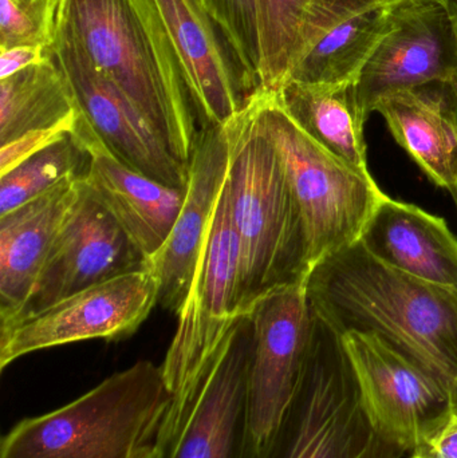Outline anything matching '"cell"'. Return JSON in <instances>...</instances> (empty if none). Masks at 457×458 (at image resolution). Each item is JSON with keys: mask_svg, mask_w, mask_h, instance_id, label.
Segmentation results:
<instances>
[{"mask_svg": "<svg viewBox=\"0 0 457 458\" xmlns=\"http://www.w3.org/2000/svg\"><path fill=\"white\" fill-rule=\"evenodd\" d=\"M305 288L338 333L375 334L440 382L457 408V290L389 268L360 242L319 260Z\"/></svg>", "mask_w": 457, "mask_h": 458, "instance_id": "6da1fadb", "label": "cell"}, {"mask_svg": "<svg viewBox=\"0 0 457 458\" xmlns=\"http://www.w3.org/2000/svg\"><path fill=\"white\" fill-rule=\"evenodd\" d=\"M67 21L97 69L190 165L198 118L182 67L153 0H61Z\"/></svg>", "mask_w": 457, "mask_h": 458, "instance_id": "7a4b0ae2", "label": "cell"}, {"mask_svg": "<svg viewBox=\"0 0 457 458\" xmlns=\"http://www.w3.org/2000/svg\"><path fill=\"white\" fill-rule=\"evenodd\" d=\"M225 126L231 139L227 185L241 248L239 312L247 317L274 291L305 283L313 266L281 158L249 105Z\"/></svg>", "mask_w": 457, "mask_h": 458, "instance_id": "3957f363", "label": "cell"}, {"mask_svg": "<svg viewBox=\"0 0 457 458\" xmlns=\"http://www.w3.org/2000/svg\"><path fill=\"white\" fill-rule=\"evenodd\" d=\"M171 401L161 365L139 360L77 400L19 421L3 436L0 458H142Z\"/></svg>", "mask_w": 457, "mask_h": 458, "instance_id": "277c9868", "label": "cell"}, {"mask_svg": "<svg viewBox=\"0 0 457 458\" xmlns=\"http://www.w3.org/2000/svg\"><path fill=\"white\" fill-rule=\"evenodd\" d=\"M405 452L368 419L343 335L316 314L294 397L257 458H402Z\"/></svg>", "mask_w": 457, "mask_h": 458, "instance_id": "5b68a950", "label": "cell"}, {"mask_svg": "<svg viewBox=\"0 0 457 458\" xmlns=\"http://www.w3.org/2000/svg\"><path fill=\"white\" fill-rule=\"evenodd\" d=\"M247 105L281 158L305 222L311 266L359 242L385 198L372 174L354 171L311 140L284 112L278 93L258 90Z\"/></svg>", "mask_w": 457, "mask_h": 458, "instance_id": "8992f818", "label": "cell"}, {"mask_svg": "<svg viewBox=\"0 0 457 458\" xmlns=\"http://www.w3.org/2000/svg\"><path fill=\"white\" fill-rule=\"evenodd\" d=\"M251 318H239L201 373L172 394L156 438L160 458H257L250 424Z\"/></svg>", "mask_w": 457, "mask_h": 458, "instance_id": "52a82bcc", "label": "cell"}, {"mask_svg": "<svg viewBox=\"0 0 457 458\" xmlns=\"http://www.w3.org/2000/svg\"><path fill=\"white\" fill-rule=\"evenodd\" d=\"M239 275L241 248L225 179L190 291L177 315L176 333L161 363L172 394L201 373L241 318Z\"/></svg>", "mask_w": 457, "mask_h": 458, "instance_id": "ba28073f", "label": "cell"}, {"mask_svg": "<svg viewBox=\"0 0 457 458\" xmlns=\"http://www.w3.org/2000/svg\"><path fill=\"white\" fill-rule=\"evenodd\" d=\"M158 304V280L148 268L78 291L0 328V370L40 350L77 342H117L137 333Z\"/></svg>", "mask_w": 457, "mask_h": 458, "instance_id": "9c48e42d", "label": "cell"}, {"mask_svg": "<svg viewBox=\"0 0 457 458\" xmlns=\"http://www.w3.org/2000/svg\"><path fill=\"white\" fill-rule=\"evenodd\" d=\"M47 53L63 72L80 114L118 160L164 184L187 188L190 165L173 155L139 107L97 69L61 15Z\"/></svg>", "mask_w": 457, "mask_h": 458, "instance_id": "30bf717a", "label": "cell"}, {"mask_svg": "<svg viewBox=\"0 0 457 458\" xmlns=\"http://www.w3.org/2000/svg\"><path fill=\"white\" fill-rule=\"evenodd\" d=\"M343 335L368 419L405 451H416L455 408L450 393L375 334Z\"/></svg>", "mask_w": 457, "mask_h": 458, "instance_id": "8fae6325", "label": "cell"}, {"mask_svg": "<svg viewBox=\"0 0 457 458\" xmlns=\"http://www.w3.org/2000/svg\"><path fill=\"white\" fill-rule=\"evenodd\" d=\"M144 268V256L80 179V195L54 237L29 301L0 328L78 291Z\"/></svg>", "mask_w": 457, "mask_h": 458, "instance_id": "7c38bea8", "label": "cell"}, {"mask_svg": "<svg viewBox=\"0 0 457 458\" xmlns=\"http://www.w3.org/2000/svg\"><path fill=\"white\" fill-rule=\"evenodd\" d=\"M457 78V26L447 3L402 2L356 82L364 117L383 99Z\"/></svg>", "mask_w": 457, "mask_h": 458, "instance_id": "4fadbf2b", "label": "cell"}, {"mask_svg": "<svg viewBox=\"0 0 457 458\" xmlns=\"http://www.w3.org/2000/svg\"><path fill=\"white\" fill-rule=\"evenodd\" d=\"M249 317L254 326L250 424L260 445L275 429L294 397L316 315L305 283H300L260 299Z\"/></svg>", "mask_w": 457, "mask_h": 458, "instance_id": "5bb4252c", "label": "cell"}, {"mask_svg": "<svg viewBox=\"0 0 457 458\" xmlns=\"http://www.w3.org/2000/svg\"><path fill=\"white\" fill-rule=\"evenodd\" d=\"M173 46L199 126H224L251 91L216 21L201 0H153Z\"/></svg>", "mask_w": 457, "mask_h": 458, "instance_id": "9a60e30c", "label": "cell"}, {"mask_svg": "<svg viewBox=\"0 0 457 458\" xmlns=\"http://www.w3.org/2000/svg\"><path fill=\"white\" fill-rule=\"evenodd\" d=\"M230 160L227 126L200 128L176 225L161 250L145 261V268L158 280V304L176 317L190 291L201 247L227 179Z\"/></svg>", "mask_w": 457, "mask_h": 458, "instance_id": "2e32d148", "label": "cell"}, {"mask_svg": "<svg viewBox=\"0 0 457 458\" xmlns=\"http://www.w3.org/2000/svg\"><path fill=\"white\" fill-rule=\"evenodd\" d=\"M72 133L90 157L83 184L147 261L168 240L187 188L164 184L118 160L80 113Z\"/></svg>", "mask_w": 457, "mask_h": 458, "instance_id": "e0dca14e", "label": "cell"}, {"mask_svg": "<svg viewBox=\"0 0 457 458\" xmlns=\"http://www.w3.org/2000/svg\"><path fill=\"white\" fill-rule=\"evenodd\" d=\"M359 242L389 268L457 290V239L442 217L385 195Z\"/></svg>", "mask_w": 457, "mask_h": 458, "instance_id": "ac0fdd59", "label": "cell"}, {"mask_svg": "<svg viewBox=\"0 0 457 458\" xmlns=\"http://www.w3.org/2000/svg\"><path fill=\"white\" fill-rule=\"evenodd\" d=\"M80 187V177H69L45 195L0 216V325L13 319L29 301Z\"/></svg>", "mask_w": 457, "mask_h": 458, "instance_id": "d6986e66", "label": "cell"}, {"mask_svg": "<svg viewBox=\"0 0 457 458\" xmlns=\"http://www.w3.org/2000/svg\"><path fill=\"white\" fill-rule=\"evenodd\" d=\"M383 115L397 144L437 187L457 192V101L453 86L432 83L383 99Z\"/></svg>", "mask_w": 457, "mask_h": 458, "instance_id": "ffe728a7", "label": "cell"}, {"mask_svg": "<svg viewBox=\"0 0 457 458\" xmlns=\"http://www.w3.org/2000/svg\"><path fill=\"white\" fill-rule=\"evenodd\" d=\"M385 0H258L260 89L278 93L300 56L330 29Z\"/></svg>", "mask_w": 457, "mask_h": 458, "instance_id": "44dd1931", "label": "cell"}, {"mask_svg": "<svg viewBox=\"0 0 457 458\" xmlns=\"http://www.w3.org/2000/svg\"><path fill=\"white\" fill-rule=\"evenodd\" d=\"M356 83H303L289 81L278 91L292 120L325 150L354 171L370 176Z\"/></svg>", "mask_w": 457, "mask_h": 458, "instance_id": "7402d4cb", "label": "cell"}, {"mask_svg": "<svg viewBox=\"0 0 457 458\" xmlns=\"http://www.w3.org/2000/svg\"><path fill=\"white\" fill-rule=\"evenodd\" d=\"M402 3H376L335 24L300 56L289 81L327 85L356 83L392 29Z\"/></svg>", "mask_w": 457, "mask_h": 458, "instance_id": "603a6c76", "label": "cell"}, {"mask_svg": "<svg viewBox=\"0 0 457 458\" xmlns=\"http://www.w3.org/2000/svg\"><path fill=\"white\" fill-rule=\"evenodd\" d=\"M78 114L74 94L55 61L27 67L0 80V144L53 128Z\"/></svg>", "mask_w": 457, "mask_h": 458, "instance_id": "cb8c5ba5", "label": "cell"}, {"mask_svg": "<svg viewBox=\"0 0 457 458\" xmlns=\"http://www.w3.org/2000/svg\"><path fill=\"white\" fill-rule=\"evenodd\" d=\"M88 152L72 133L0 176V216L45 195L69 177L82 179L88 171Z\"/></svg>", "mask_w": 457, "mask_h": 458, "instance_id": "d4e9b609", "label": "cell"}, {"mask_svg": "<svg viewBox=\"0 0 457 458\" xmlns=\"http://www.w3.org/2000/svg\"><path fill=\"white\" fill-rule=\"evenodd\" d=\"M222 30L252 96L260 89L258 0H201Z\"/></svg>", "mask_w": 457, "mask_h": 458, "instance_id": "484cf974", "label": "cell"}, {"mask_svg": "<svg viewBox=\"0 0 457 458\" xmlns=\"http://www.w3.org/2000/svg\"><path fill=\"white\" fill-rule=\"evenodd\" d=\"M0 50L50 47L58 30L61 0H0Z\"/></svg>", "mask_w": 457, "mask_h": 458, "instance_id": "4316f807", "label": "cell"}, {"mask_svg": "<svg viewBox=\"0 0 457 458\" xmlns=\"http://www.w3.org/2000/svg\"><path fill=\"white\" fill-rule=\"evenodd\" d=\"M80 114V112H78ZM78 114L72 120L64 121L53 128L40 129V131H30L19 139L2 145L0 150V176L7 174L11 169L23 163L27 158L42 150L47 149L51 145L61 141L67 134L72 133L77 123Z\"/></svg>", "mask_w": 457, "mask_h": 458, "instance_id": "83f0119b", "label": "cell"}, {"mask_svg": "<svg viewBox=\"0 0 457 458\" xmlns=\"http://www.w3.org/2000/svg\"><path fill=\"white\" fill-rule=\"evenodd\" d=\"M47 48L40 46H18L0 50V80L11 77L27 67L42 64L47 58Z\"/></svg>", "mask_w": 457, "mask_h": 458, "instance_id": "f1b7e54d", "label": "cell"}, {"mask_svg": "<svg viewBox=\"0 0 457 458\" xmlns=\"http://www.w3.org/2000/svg\"><path fill=\"white\" fill-rule=\"evenodd\" d=\"M420 448L437 458H457V408L450 411Z\"/></svg>", "mask_w": 457, "mask_h": 458, "instance_id": "f546056e", "label": "cell"}, {"mask_svg": "<svg viewBox=\"0 0 457 458\" xmlns=\"http://www.w3.org/2000/svg\"><path fill=\"white\" fill-rule=\"evenodd\" d=\"M410 458H437L431 454V452L427 451L426 448H418L416 451H413L412 456Z\"/></svg>", "mask_w": 457, "mask_h": 458, "instance_id": "4dcf8cb0", "label": "cell"}, {"mask_svg": "<svg viewBox=\"0 0 457 458\" xmlns=\"http://www.w3.org/2000/svg\"><path fill=\"white\" fill-rule=\"evenodd\" d=\"M448 7H450L451 13H453V19H455L457 26V0H448Z\"/></svg>", "mask_w": 457, "mask_h": 458, "instance_id": "1f68e13d", "label": "cell"}, {"mask_svg": "<svg viewBox=\"0 0 457 458\" xmlns=\"http://www.w3.org/2000/svg\"><path fill=\"white\" fill-rule=\"evenodd\" d=\"M385 2H440V3H448V0H385Z\"/></svg>", "mask_w": 457, "mask_h": 458, "instance_id": "d6a6232c", "label": "cell"}, {"mask_svg": "<svg viewBox=\"0 0 457 458\" xmlns=\"http://www.w3.org/2000/svg\"><path fill=\"white\" fill-rule=\"evenodd\" d=\"M142 458H160V456H158V452L156 451V446H155V448H153L152 451L148 452V454H145V456Z\"/></svg>", "mask_w": 457, "mask_h": 458, "instance_id": "836d02e7", "label": "cell"}, {"mask_svg": "<svg viewBox=\"0 0 457 458\" xmlns=\"http://www.w3.org/2000/svg\"><path fill=\"white\" fill-rule=\"evenodd\" d=\"M451 86H453V91H455L456 101H457V78L455 81H453V83H451Z\"/></svg>", "mask_w": 457, "mask_h": 458, "instance_id": "e575fe53", "label": "cell"}, {"mask_svg": "<svg viewBox=\"0 0 457 458\" xmlns=\"http://www.w3.org/2000/svg\"><path fill=\"white\" fill-rule=\"evenodd\" d=\"M451 195H453V193H451ZM453 200H455L456 208H457V192L456 193L453 192Z\"/></svg>", "mask_w": 457, "mask_h": 458, "instance_id": "d590c367", "label": "cell"}]
</instances>
